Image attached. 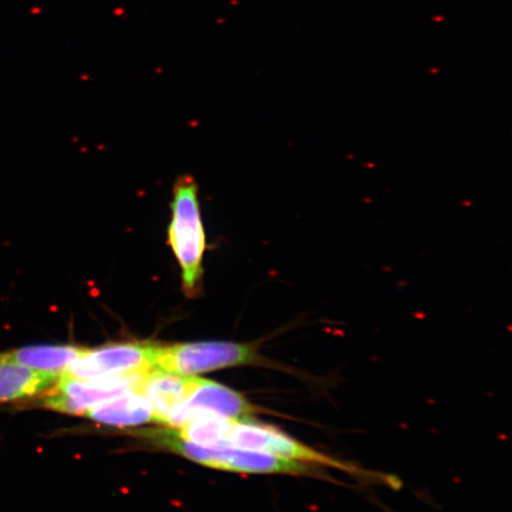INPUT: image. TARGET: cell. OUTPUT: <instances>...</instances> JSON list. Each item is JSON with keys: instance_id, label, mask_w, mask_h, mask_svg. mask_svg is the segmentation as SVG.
<instances>
[{"instance_id": "6da1fadb", "label": "cell", "mask_w": 512, "mask_h": 512, "mask_svg": "<svg viewBox=\"0 0 512 512\" xmlns=\"http://www.w3.org/2000/svg\"><path fill=\"white\" fill-rule=\"evenodd\" d=\"M168 243L181 270L182 290L188 298L200 296L203 260L207 252L198 185L189 175L177 179L172 191Z\"/></svg>"}, {"instance_id": "7a4b0ae2", "label": "cell", "mask_w": 512, "mask_h": 512, "mask_svg": "<svg viewBox=\"0 0 512 512\" xmlns=\"http://www.w3.org/2000/svg\"><path fill=\"white\" fill-rule=\"evenodd\" d=\"M159 446L179 454L192 462L213 469L245 473V475L316 476L319 466L294 462L272 454L243 450L232 446L204 447L178 439L174 433H152Z\"/></svg>"}, {"instance_id": "3957f363", "label": "cell", "mask_w": 512, "mask_h": 512, "mask_svg": "<svg viewBox=\"0 0 512 512\" xmlns=\"http://www.w3.org/2000/svg\"><path fill=\"white\" fill-rule=\"evenodd\" d=\"M239 366H272L260 355L256 344L198 342L157 344L155 368L184 376Z\"/></svg>"}, {"instance_id": "277c9868", "label": "cell", "mask_w": 512, "mask_h": 512, "mask_svg": "<svg viewBox=\"0 0 512 512\" xmlns=\"http://www.w3.org/2000/svg\"><path fill=\"white\" fill-rule=\"evenodd\" d=\"M226 446L243 450L272 454V456L294 460V462L316 466H328L332 469L363 475L356 466L344 464L341 460L326 456L310 446L300 443L296 438L270 425L248 420H233L228 433Z\"/></svg>"}, {"instance_id": "5b68a950", "label": "cell", "mask_w": 512, "mask_h": 512, "mask_svg": "<svg viewBox=\"0 0 512 512\" xmlns=\"http://www.w3.org/2000/svg\"><path fill=\"white\" fill-rule=\"evenodd\" d=\"M145 374L146 371L95 380H78L61 375L54 386L41 395V405L50 411L85 415L101 402L128 392H138Z\"/></svg>"}, {"instance_id": "8992f818", "label": "cell", "mask_w": 512, "mask_h": 512, "mask_svg": "<svg viewBox=\"0 0 512 512\" xmlns=\"http://www.w3.org/2000/svg\"><path fill=\"white\" fill-rule=\"evenodd\" d=\"M157 344L124 342L85 349L69 364L62 376L78 380L104 379L127 374L145 373L155 368Z\"/></svg>"}, {"instance_id": "52a82bcc", "label": "cell", "mask_w": 512, "mask_h": 512, "mask_svg": "<svg viewBox=\"0 0 512 512\" xmlns=\"http://www.w3.org/2000/svg\"><path fill=\"white\" fill-rule=\"evenodd\" d=\"M258 413L245 396L222 384L200 379L188 398L166 416L165 426L181 428L202 415L221 416L230 420H248Z\"/></svg>"}, {"instance_id": "ba28073f", "label": "cell", "mask_w": 512, "mask_h": 512, "mask_svg": "<svg viewBox=\"0 0 512 512\" xmlns=\"http://www.w3.org/2000/svg\"><path fill=\"white\" fill-rule=\"evenodd\" d=\"M196 376H184L153 368L146 371L138 392L149 400L157 424H164L166 416L188 398L198 382Z\"/></svg>"}, {"instance_id": "9c48e42d", "label": "cell", "mask_w": 512, "mask_h": 512, "mask_svg": "<svg viewBox=\"0 0 512 512\" xmlns=\"http://www.w3.org/2000/svg\"><path fill=\"white\" fill-rule=\"evenodd\" d=\"M83 416L113 427H136L155 422L149 400L137 390L101 402Z\"/></svg>"}, {"instance_id": "30bf717a", "label": "cell", "mask_w": 512, "mask_h": 512, "mask_svg": "<svg viewBox=\"0 0 512 512\" xmlns=\"http://www.w3.org/2000/svg\"><path fill=\"white\" fill-rule=\"evenodd\" d=\"M57 379L59 376L19 366L0 357V405L41 396Z\"/></svg>"}, {"instance_id": "8fae6325", "label": "cell", "mask_w": 512, "mask_h": 512, "mask_svg": "<svg viewBox=\"0 0 512 512\" xmlns=\"http://www.w3.org/2000/svg\"><path fill=\"white\" fill-rule=\"evenodd\" d=\"M83 351L85 349L73 345H30L0 352V357L41 373L61 376Z\"/></svg>"}, {"instance_id": "7c38bea8", "label": "cell", "mask_w": 512, "mask_h": 512, "mask_svg": "<svg viewBox=\"0 0 512 512\" xmlns=\"http://www.w3.org/2000/svg\"><path fill=\"white\" fill-rule=\"evenodd\" d=\"M233 420L221 418L215 415H202L187 422L177 431H171L178 439L187 443L217 447L226 446L230 426Z\"/></svg>"}, {"instance_id": "4fadbf2b", "label": "cell", "mask_w": 512, "mask_h": 512, "mask_svg": "<svg viewBox=\"0 0 512 512\" xmlns=\"http://www.w3.org/2000/svg\"><path fill=\"white\" fill-rule=\"evenodd\" d=\"M113 14L115 17L123 18V16L126 14V10L124 8H115Z\"/></svg>"}]
</instances>
